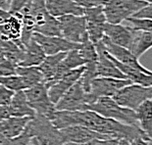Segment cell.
Masks as SVG:
<instances>
[{"label":"cell","mask_w":152,"mask_h":145,"mask_svg":"<svg viewBox=\"0 0 152 145\" xmlns=\"http://www.w3.org/2000/svg\"><path fill=\"white\" fill-rule=\"evenodd\" d=\"M51 122L58 130L70 125H82L109 139L131 141L137 137L149 138L138 127L129 125L104 118L93 111H55Z\"/></svg>","instance_id":"1"},{"label":"cell","mask_w":152,"mask_h":145,"mask_svg":"<svg viewBox=\"0 0 152 145\" xmlns=\"http://www.w3.org/2000/svg\"><path fill=\"white\" fill-rule=\"evenodd\" d=\"M23 133L34 138L39 145H64L60 130L44 116L31 117Z\"/></svg>","instance_id":"2"},{"label":"cell","mask_w":152,"mask_h":145,"mask_svg":"<svg viewBox=\"0 0 152 145\" xmlns=\"http://www.w3.org/2000/svg\"><path fill=\"white\" fill-rule=\"evenodd\" d=\"M87 110L93 111L102 117L117 121L119 123L138 127L135 112L120 106L113 100L112 97H100L96 99L91 104L86 106L85 111Z\"/></svg>","instance_id":"3"},{"label":"cell","mask_w":152,"mask_h":145,"mask_svg":"<svg viewBox=\"0 0 152 145\" xmlns=\"http://www.w3.org/2000/svg\"><path fill=\"white\" fill-rule=\"evenodd\" d=\"M148 2L143 0H105L103 4L106 22L108 24H121L126 19L132 17L135 12Z\"/></svg>","instance_id":"4"},{"label":"cell","mask_w":152,"mask_h":145,"mask_svg":"<svg viewBox=\"0 0 152 145\" xmlns=\"http://www.w3.org/2000/svg\"><path fill=\"white\" fill-rule=\"evenodd\" d=\"M93 102L91 96L83 89L80 79L55 104V109L56 111H85L86 106Z\"/></svg>","instance_id":"5"},{"label":"cell","mask_w":152,"mask_h":145,"mask_svg":"<svg viewBox=\"0 0 152 145\" xmlns=\"http://www.w3.org/2000/svg\"><path fill=\"white\" fill-rule=\"evenodd\" d=\"M152 87L137 83H130L122 87L113 96V100L122 107L135 111L138 106L145 100L151 99Z\"/></svg>","instance_id":"6"},{"label":"cell","mask_w":152,"mask_h":145,"mask_svg":"<svg viewBox=\"0 0 152 145\" xmlns=\"http://www.w3.org/2000/svg\"><path fill=\"white\" fill-rule=\"evenodd\" d=\"M28 105L35 115L44 116L51 121L56 109L48 96L47 87L44 82L31 86L24 90Z\"/></svg>","instance_id":"7"},{"label":"cell","mask_w":152,"mask_h":145,"mask_svg":"<svg viewBox=\"0 0 152 145\" xmlns=\"http://www.w3.org/2000/svg\"><path fill=\"white\" fill-rule=\"evenodd\" d=\"M61 34L65 39L74 43H82L88 38L86 34V24L83 16L68 15L57 18Z\"/></svg>","instance_id":"8"},{"label":"cell","mask_w":152,"mask_h":145,"mask_svg":"<svg viewBox=\"0 0 152 145\" xmlns=\"http://www.w3.org/2000/svg\"><path fill=\"white\" fill-rule=\"evenodd\" d=\"M83 17L86 19V34L88 39L93 44H96L104 37V27L106 18L103 12V6L86 8Z\"/></svg>","instance_id":"9"},{"label":"cell","mask_w":152,"mask_h":145,"mask_svg":"<svg viewBox=\"0 0 152 145\" xmlns=\"http://www.w3.org/2000/svg\"><path fill=\"white\" fill-rule=\"evenodd\" d=\"M132 82L129 79L97 77L90 82L88 94L94 101L100 97H113L122 87Z\"/></svg>","instance_id":"10"},{"label":"cell","mask_w":152,"mask_h":145,"mask_svg":"<svg viewBox=\"0 0 152 145\" xmlns=\"http://www.w3.org/2000/svg\"><path fill=\"white\" fill-rule=\"evenodd\" d=\"M33 39L39 44L46 56L69 52L73 49H79L80 45V43L71 42L61 36H45L37 33H34Z\"/></svg>","instance_id":"11"},{"label":"cell","mask_w":152,"mask_h":145,"mask_svg":"<svg viewBox=\"0 0 152 145\" xmlns=\"http://www.w3.org/2000/svg\"><path fill=\"white\" fill-rule=\"evenodd\" d=\"M83 71H85V66L71 70L64 74L56 82H54L47 88L49 99L54 105L60 100V98L65 94L67 90L80 79Z\"/></svg>","instance_id":"12"},{"label":"cell","mask_w":152,"mask_h":145,"mask_svg":"<svg viewBox=\"0 0 152 145\" xmlns=\"http://www.w3.org/2000/svg\"><path fill=\"white\" fill-rule=\"evenodd\" d=\"M101 41L103 45H104L107 53L109 55H111L115 60H117L118 62L134 68V69L140 71V72L144 74H147V75H151V71L146 69L144 66H142L137 58H135L134 54L129 49L112 43L106 36L103 37Z\"/></svg>","instance_id":"13"},{"label":"cell","mask_w":152,"mask_h":145,"mask_svg":"<svg viewBox=\"0 0 152 145\" xmlns=\"http://www.w3.org/2000/svg\"><path fill=\"white\" fill-rule=\"evenodd\" d=\"M97 52V61H96V75L100 78H113L119 79H127L123 73L120 71L113 61L110 59L102 41L94 44Z\"/></svg>","instance_id":"14"},{"label":"cell","mask_w":152,"mask_h":145,"mask_svg":"<svg viewBox=\"0 0 152 145\" xmlns=\"http://www.w3.org/2000/svg\"><path fill=\"white\" fill-rule=\"evenodd\" d=\"M63 142L65 143H85L94 138H102V139H109L103 135L93 131L89 128L82 127V125H70L59 130Z\"/></svg>","instance_id":"15"},{"label":"cell","mask_w":152,"mask_h":145,"mask_svg":"<svg viewBox=\"0 0 152 145\" xmlns=\"http://www.w3.org/2000/svg\"><path fill=\"white\" fill-rule=\"evenodd\" d=\"M134 31H132L127 26L123 24H108L106 23L104 27V36L119 46L130 49Z\"/></svg>","instance_id":"16"},{"label":"cell","mask_w":152,"mask_h":145,"mask_svg":"<svg viewBox=\"0 0 152 145\" xmlns=\"http://www.w3.org/2000/svg\"><path fill=\"white\" fill-rule=\"evenodd\" d=\"M45 8L49 15L55 18L75 15L83 16L85 8L80 7L73 0H44Z\"/></svg>","instance_id":"17"},{"label":"cell","mask_w":152,"mask_h":145,"mask_svg":"<svg viewBox=\"0 0 152 145\" xmlns=\"http://www.w3.org/2000/svg\"><path fill=\"white\" fill-rule=\"evenodd\" d=\"M31 118L28 117H8L0 121V133L11 140L18 137L24 131Z\"/></svg>","instance_id":"18"},{"label":"cell","mask_w":152,"mask_h":145,"mask_svg":"<svg viewBox=\"0 0 152 145\" xmlns=\"http://www.w3.org/2000/svg\"><path fill=\"white\" fill-rule=\"evenodd\" d=\"M8 111L10 117H28L31 118L35 115L34 111L28 105L25 91H17L12 96L8 104Z\"/></svg>","instance_id":"19"},{"label":"cell","mask_w":152,"mask_h":145,"mask_svg":"<svg viewBox=\"0 0 152 145\" xmlns=\"http://www.w3.org/2000/svg\"><path fill=\"white\" fill-rule=\"evenodd\" d=\"M66 53L67 52H63V53L54 54V55L45 56L44 60L41 62L40 65L37 66L38 69L40 70L41 74H42L44 83L47 88L54 83L58 66H59L61 61L63 60V58L65 57Z\"/></svg>","instance_id":"20"},{"label":"cell","mask_w":152,"mask_h":145,"mask_svg":"<svg viewBox=\"0 0 152 145\" xmlns=\"http://www.w3.org/2000/svg\"><path fill=\"white\" fill-rule=\"evenodd\" d=\"M45 54L43 50L41 49L37 41H34L33 38L25 45L24 47V57L19 66L21 67H33L39 66L41 62L44 60Z\"/></svg>","instance_id":"21"},{"label":"cell","mask_w":152,"mask_h":145,"mask_svg":"<svg viewBox=\"0 0 152 145\" xmlns=\"http://www.w3.org/2000/svg\"><path fill=\"white\" fill-rule=\"evenodd\" d=\"M86 65V61L80 55L79 49H73L66 53L65 57L61 61L58 66L56 76H55L54 82H56L64 74L69 72L71 70L77 69V68L83 67Z\"/></svg>","instance_id":"22"},{"label":"cell","mask_w":152,"mask_h":145,"mask_svg":"<svg viewBox=\"0 0 152 145\" xmlns=\"http://www.w3.org/2000/svg\"><path fill=\"white\" fill-rule=\"evenodd\" d=\"M135 115L140 128L151 137L152 130V101L151 99L142 102L135 109Z\"/></svg>","instance_id":"23"},{"label":"cell","mask_w":152,"mask_h":145,"mask_svg":"<svg viewBox=\"0 0 152 145\" xmlns=\"http://www.w3.org/2000/svg\"><path fill=\"white\" fill-rule=\"evenodd\" d=\"M152 46L151 31H134L130 50L135 58L140 59Z\"/></svg>","instance_id":"24"},{"label":"cell","mask_w":152,"mask_h":145,"mask_svg":"<svg viewBox=\"0 0 152 145\" xmlns=\"http://www.w3.org/2000/svg\"><path fill=\"white\" fill-rule=\"evenodd\" d=\"M34 33L40 34L45 36H61V30L58 19L47 13L43 20L35 26Z\"/></svg>","instance_id":"25"},{"label":"cell","mask_w":152,"mask_h":145,"mask_svg":"<svg viewBox=\"0 0 152 145\" xmlns=\"http://www.w3.org/2000/svg\"><path fill=\"white\" fill-rule=\"evenodd\" d=\"M16 75H18L24 79L26 85H27V88L37 85V83L44 82L43 76L37 66H33V67L17 66Z\"/></svg>","instance_id":"26"},{"label":"cell","mask_w":152,"mask_h":145,"mask_svg":"<svg viewBox=\"0 0 152 145\" xmlns=\"http://www.w3.org/2000/svg\"><path fill=\"white\" fill-rule=\"evenodd\" d=\"M121 24L127 26L129 28L134 31H151L152 28V21L148 19L129 17Z\"/></svg>","instance_id":"27"},{"label":"cell","mask_w":152,"mask_h":145,"mask_svg":"<svg viewBox=\"0 0 152 145\" xmlns=\"http://www.w3.org/2000/svg\"><path fill=\"white\" fill-rule=\"evenodd\" d=\"M0 85L5 86L6 88L10 89L14 92L27 89V85H26L24 79L18 75L0 77Z\"/></svg>","instance_id":"28"},{"label":"cell","mask_w":152,"mask_h":145,"mask_svg":"<svg viewBox=\"0 0 152 145\" xmlns=\"http://www.w3.org/2000/svg\"><path fill=\"white\" fill-rule=\"evenodd\" d=\"M17 65L9 60H4L0 63V77H8L16 75Z\"/></svg>","instance_id":"29"},{"label":"cell","mask_w":152,"mask_h":145,"mask_svg":"<svg viewBox=\"0 0 152 145\" xmlns=\"http://www.w3.org/2000/svg\"><path fill=\"white\" fill-rule=\"evenodd\" d=\"M118 139H102V138H94L85 143H65L64 145H117Z\"/></svg>","instance_id":"30"},{"label":"cell","mask_w":152,"mask_h":145,"mask_svg":"<svg viewBox=\"0 0 152 145\" xmlns=\"http://www.w3.org/2000/svg\"><path fill=\"white\" fill-rule=\"evenodd\" d=\"M8 145H35V139L23 133L18 137L11 139Z\"/></svg>","instance_id":"31"},{"label":"cell","mask_w":152,"mask_h":145,"mask_svg":"<svg viewBox=\"0 0 152 145\" xmlns=\"http://www.w3.org/2000/svg\"><path fill=\"white\" fill-rule=\"evenodd\" d=\"M132 17L137 18V19H148V20H151V18H152V5H151V3H148L147 5H145L142 8H140V10L135 12Z\"/></svg>","instance_id":"32"},{"label":"cell","mask_w":152,"mask_h":145,"mask_svg":"<svg viewBox=\"0 0 152 145\" xmlns=\"http://www.w3.org/2000/svg\"><path fill=\"white\" fill-rule=\"evenodd\" d=\"M14 93V91H12V90L6 88L5 86L0 85V105L8 106Z\"/></svg>","instance_id":"33"},{"label":"cell","mask_w":152,"mask_h":145,"mask_svg":"<svg viewBox=\"0 0 152 145\" xmlns=\"http://www.w3.org/2000/svg\"><path fill=\"white\" fill-rule=\"evenodd\" d=\"M73 1L85 9L96 7V6H103V4L105 3V0H73Z\"/></svg>","instance_id":"34"},{"label":"cell","mask_w":152,"mask_h":145,"mask_svg":"<svg viewBox=\"0 0 152 145\" xmlns=\"http://www.w3.org/2000/svg\"><path fill=\"white\" fill-rule=\"evenodd\" d=\"M28 1V0H12L10 9H9V12L12 13V14H13V13L20 12V10L23 7H24L26 4H27Z\"/></svg>","instance_id":"35"},{"label":"cell","mask_w":152,"mask_h":145,"mask_svg":"<svg viewBox=\"0 0 152 145\" xmlns=\"http://www.w3.org/2000/svg\"><path fill=\"white\" fill-rule=\"evenodd\" d=\"M130 145H151V139L144 137H137L130 141Z\"/></svg>","instance_id":"36"},{"label":"cell","mask_w":152,"mask_h":145,"mask_svg":"<svg viewBox=\"0 0 152 145\" xmlns=\"http://www.w3.org/2000/svg\"><path fill=\"white\" fill-rule=\"evenodd\" d=\"M10 17H11L10 12L3 10V9H0V25H2L3 23H5Z\"/></svg>","instance_id":"37"},{"label":"cell","mask_w":152,"mask_h":145,"mask_svg":"<svg viewBox=\"0 0 152 145\" xmlns=\"http://www.w3.org/2000/svg\"><path fill=\"white\" fill-rule=\"evenodd\" d=\"M8 117H10L9 111H8V107L7 106L0 105V121L3 120V119L8 118Z\"/></svg>","instance_id":"38"},{"label":"cell","mask_w":152,"mask_h":145,"mask_svg":"<svg viewBox=\"0 0 152 145\" xmlns=\"http://www.w3.org/2000/svg\"><path fill=\"white\" fill-rule=\"evenodd\" d=\"M11 6V3L8 1V0H0V9H3V10L9 11Z\"/></svg>","instance_id":"39"},{"label":"cell","mask_w":152,"mask_h":145,"mask_svg":"<svg viewBox=\"0 0 152 145\" xmlns=\"http://www.w3.org/2000/svg\"><path fill=\"white\" fill-rule=\"evenodd\" d=\"M4 60H6V53H5V49L3 47V45L0 42V63L3 62Z\"/></svg>","instance_id":"40"},{"label":"cell","mask_w":152,"mask_h":145,"mask_svg":"<svg viewBox=\"0 0 152 145\" xmlns=\"http://www.w3.org/2000/svg\"><path fill=\"white\" fill-rule=\"evenodd\" d=\"M9 142H10V140L7 139L5 136H3V135L0 133V145H8Z\"/></svg>","instance_id":"41"},{"label":"cell","mask_w":152,"mask_h":145,"mask_svg":"<svg viewBox=\"0 0 152 145\" xmlns=\"http://www.w3.org/2000/svg\"><path fill=\"white\" fill-rule=\"evenodd\" d=\"M117 145H130V141L126 139H120Z\"/></svg>","instance_id":"42"},{"label":"cell","mask_w":152,"mask_h":145,"mask_svg":"<svg viewBox=\"0 0 152 145\" xmlns=\"http://www.w3.org/2000/svg\"><path fill=\"white\" fill-rule=\"evenodd\" d=\"M143 1H146L148 3H151V0H143Z\"/></svg>","instance_id":"43"},{"label":"cell","mask_w":152,"mask_h":145,"mask_svg":"<svg viewBox=\"0 0 152 145\" xmlns=\"http://www.w3.org/2000/svg\"><path fill=\"white\" fill-rule=\"evenodd\" d=\"M35 145H39V144L37 143V140H35Z\"/></svg>","instance_id":"44"},{"label":"cell","mask_w":152,"mask_h":145,"mask_svg":"<svg viewBox=\"0 0 152 145\" xmlns=\"http://www.w3.org/2000/svg\"><path fill=\"white\" fill-rule=\"evenodd\" d=\"M8 1H9V2H10V3H11V2H12V0H8Z\"/></svg>","instance_id":"45"}]
</instances>
